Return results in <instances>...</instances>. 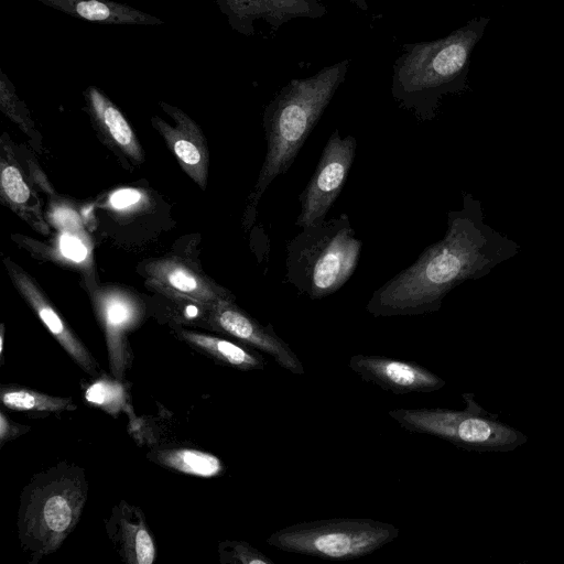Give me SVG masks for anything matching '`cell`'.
Returning <instances> with one entry per match:
<instances>
[{
    "label": "cell",
    "instance_id": "1",
    "mask_svg": "<svg viewBox=\"0 0 564 564\" xmlns=\"http://www.w3.org/2000/svg\"><path fill=\"white\" fill-rule=\"evenodd\" d=\"M514 252L513 242L486 225L479 203L465 194L463 207L448 213L444 238L375 291L366 310L375 317L436 312L451 290L485 275Z\"/></svg>",
    "mask_w": 564,
    "mask_h": 564
},
{
    "label": "cell",
    "instance_id": "2",
    "mask_svg": "<svg viewBox=\"0 0 564 564\" xmlns=\"http://www.w3.org/2000/svg\"><path fill=\"white\" fill-rule=\"evenodd\" d=\"M490 20L476 17L444 37L404 43L392 66L391 94L399 107L430 121L443 96L464 91L473 51Z\"/></svg>",
    "mask_w": 564,
    "mask_h": 564
},
{
    "label": "cell",
    "instance_id": "3",
    "mask_svg": "<svg viewBox=\"0 0 564 564\" xmlns=\"http://www.w3.org/2000/svg\"><path fill=\"white\" fill-rule=\"evenodd\" d=\"M350 59L325 66L305 78L291 79L263 111L267 153L246 218L253 220L261 196L279 175L288 172L349 70Z\"/></svg>",
    "mask_w": 564,
    "mask_h": 564
},
{
    "label": "cell",
    "instance_id": "4",
    "mask_svg": "<svg viewBox=\"0 0 564 564\" xmlns=\"http://www.w3.org/2000/svg\"><path fill=\"white\" fill-rule=\"evenodd\" d=\"M88 496L85 471L58 463L25 485L18 509V538L30 564L59 549L76 528Z\"/></svg>",
    "mask_w": 564,
    "mask_h": 564
},
{
    "label": "cell",
    "instance_id": "5",
    "mask_svg": "<svg viewBox=\"0 0 564 564\" xmlns=\"http://www.w3.org/2000/svg\"><path fill=\"white\" fill-rule=\"evenodd\" d=\"M361 245L347 214L305 227L286 245L285 281L312 300L332 295L356 271Z\"/></svg>",
    "mask_w": 564,
    "mask_h": 564
},
{
    "label": "cell",
    "instance_id": "6",
    "mask_svg": "<svg viewBox=\"0 0 564 564\" xmlns=\"http://www.w3.org/2000/svg\"><path fill=\"white\" fill-rule=\"evenodd\" d=\"M463 399L464 410L394 409L388 414L411 433L438 437L468 451L510 452L527 442L522 432L485 414L473 394L464 393Z\"/></svg>",
    "mask_w": 564,
    "mask_h": 564
},
{
    "label": "cell",
    "instance_id": "7",
    "mask_svg": "<svg viewBox=\"0 0 564 564\" xmlns=\"http://www.w3.org/2000/svg\"><path fill=\"white\" fill-rule=\"evenodd\" d=\"M399 529L373 519L300 522L273 532L267 543L280 551L347 561L371 554L395 540Z\"/></svg>",
    "mask_w": 564,
    "mask_h": 564
},
{
    "label": "cell",
    "instance_id": "8",
    "mask_svg": "<svg viewBox=\"0 0 564 564\" xmlns=\"http://www.w3.org/2000/svg\"><path fill=\"white\" fill-rule=\"evenodd\" d=\"M356 148L355 137H341L338 129L333 131L313 175L300 194L299 227L305 228L325 220L347 180Z\"/></svg>",
    "mask_w": 564,
    "mask_h": 564
},
{
    "label": "cell",
    "instance_id": "9",
    "mask_svg": "<svg viewBox=\"0 0 564 564\" xmlns=\"http://www.w3.org/2000/svg\"><path fill=\"white\" fill-rule=\"evenodd\" d=\"M91 299L105 332L111 375L123 380L133 359L127 335L141 324L144 316L143 303L117 286L96 289L91 292Z\"/></svg>",
    "mask_w": 564,
    "mask_h": 564
},
{
    "label": "cell",
    "instance_id": "10",
    "mask_svg": "<svg viewBox=\"0 0 564 564\" xmlns=\"http://www.w3.org/2000/svg\"><path fill=\"white\" fill-rule=\"evenodd\" d=\"M234 301L220 300L210 304L204 315L207 325L216 332L238 339L241 344L269 354L284 370L304 375L301 360L289 344L274 332L272 325H261Z\"/></svg>",
    "mask_w": 564,
    "mask_h": 564
},
{
    "label": "cell",
    "instance_id": "11",
    "mask_svg": "<svg viewBox=\"0 0 564 564\" xmlns=\"http://www.w3.org/2000/svg\"><path fill=\"white\" fill-rule=\"evenodd\" d=\"M230 28L245 36L256 33L254 22L263 20L273 30L294 19H319L327 14L321 0H215Z\"/></svg>",
    "mask_w": 564,
    "mask_h": 564
},
{
    "label": "cell",
    "instance_id": "12",
    "mask_svg": "<svg viewBox=\"0 0 564 564\" xmlns=\"http://www.w3.org/2000/svg\"><path fill=\"white\" fill-rule=\"evenodd\" d=\"M348 366L361 380L395 395L433 392L446 384L444 379L427 368L395 358L357 354L350 357Z\"/></svg>",
    "mask_w": 564,
    "mask_h": 564
},
{
    "label": "cell",
    "instance_id": "13",
    "mask_svg": "<svg viewBox=\"0 0 564 564\" xmlns=\"http://www.w3.org/2000/svg\"><path fill=\"white\" fill-rule=\"evenodd\" d=\"M3 263L14 288L34 311L43 325H45L51 335L85 372L97 378L100 371L98 362L65 323L36 281L10 259L6 258Z\"/></svg>",
    "mask_w": 564,
    "mask_h": 564
},
{
    "label": "cell",
    "instance_id": "14",
    "mask_svg": "<svg viewBox=\"0 0 564 564\" xmlns=\"http://www.w3.org/2000/svg\"><path fill=\"white\" fill-rule=\"evenodd\" d=\"M160 107L173 119L174 124L153 116V128L162 135L184 172L204 189L207 184L209 153L202 129L178 107L164 101L160 102Z\"/></svg>",
    "mask_w": 564,
    "mask_h": 564
},
{
    "label": "cell",
    "instance_id": "15",
    "mask_svg": "<svg viewBox=\"0 0 564 564\" xmlns=\"http://www.w3.org/2000/svg\"><path fill=\"white\" fill-rule=\"evenodd\" d=\"M142 272L147 275L150 284L159 285L203 304H213L220 300H235L231 292L177 257L149 260L142 265Z\"/></svg>",
    "mask_w": 564,
    "mask_h": 564
},
{
    "label": "cell",
    "instance_id": "16",
    "mask_svg": "<svg viewBox=\"0 0 564 564\" xmlns=\"http://www.w3.org/2000/svg\"><path fill=\"white\" fill-rule=\"evenodd\" d=\"M105 523L107 535L122 561L129 564L154 562L155 543L140 508L120 501Z\"/></svg>",
    "mask_w": 564,
    "mask_h": 564
},
{
    "label": "cell",
    "instance_id": "17",
    "mask_svg": "<svg viewBox=\"0 0 564 564\" xmlns=\"http://www.w3.org/2000/svg\"><path fill=\"white\" fill-rule=\"evenodd\" d=\"M0 196L3 204L42 235L48 234L41 203L17 163L10 143L1 140Z\"/></svg>",
    "mask_w": 564,
    "mask_h": 564
},
{
    "label": "cell",
    "instance_id": "18",
    "mask_svg": "<svg viewBox=\"0 0 564 564\" xmlns=\"http://www.w3.org/2000/svg\"><path fill=\"white\" fill-rule=\"evenodd\" d=\"M85 110L97 131L121 153L135 163L143 162V150L124 115L98 87L88 86L84 93Z\"/></svg>",
    "mask_w": 564,
    "mask_h": 564
},
{
    "label": "cell",
    "instance_id": "19",
    "mask_svg": "<svg viewBox=\"0 0 564 564\" xmlns=\"http://www.w3.org/2000/svg\"><path fill=\"white\" fill-rule=\"evenodd\" d=\"M73 18L107 25H161L155 15L115 0H37Z\"/></svg>",
    "mask_w": 564,
    "mask_h": 564
},
{
    "label": "cell",
    "instance_id": "20",
    "mask_svg": "<svg viewBox=\"0 0 564 564\" xmlns=\"http://www.w3.org/2000/svg\"><path fill=\"white\" fill-rule=\"evenodd\" d=\"M176 333L183 340L223 365L242 371L262 370L265 367L264 358L245 344L183 328Z\"/></svg>",
    "mask_w": 564,
    "mask_h": 564
},
{
    "label": "cell",
    "instance_id": "21",
    "mask_svg": "<svg viewBox=\"0 0 564 564\" xmlns=\"http://www.w3.org/2000/svg\"><path fill=\"white\" fill-rule=\"evenodd\" d=\"M149 457L166 468L202 478L217 477L225 469L217 456L191 447L156 449Z\"/></svg>",
    "mask_w": 564,
    "mask_h": 564
},
{
    "label": "cell",
    "instance_id": "22",
    "mask_svg": "<svg viewBox=\"0 0 564 564\" xmlns=\"http://www.w3.org/2000/svg\"><path fill=\"white\" fill-rule=\"evenodd\" d=\"M2 404L14 411L25 412H63L77 406L72 398L41 393L24 387H6L1 390Z\"/></svg>",
    "mask_w": 564,
    "mask_h": 564
},
{
    "label": "cell",
    "instance_id": "23",
    "mask_svg": "<svg viewBox=\"0 0 564 564\" xmlns=\"http://www.w3.org/2000/svg\"><path fill=\"white\" fill-rule=\"evenodd\" d=\"M127 387L123 380L111 378L108 375L97 377L96 380L85 390V399L111 415L121 411L130 413L128 404Z\"/></svg>",
    "mask_w": 564,
    "mask_h": 564
},
{
    "label": "cell",
    "instance_id": "24",
    "mask_svg": "<svg viewBox=\"0 0 564 564\" xmlns=\"http://www.w3.org/2000/svg\"><path fill=\"white\" fill-rule=\"evenodd\" d=\"M0 109L32 139L37 137L26 105L19 98L10 78L0 69Z\"/></svg>",
    "mask_w": 564,
    "mask_h": 564
},
{
    "label": "cell",
    "instance_id": "25",
    "mask_svg": "<svg viewBox=\"0 0 564 564\" xmlns=\"http://www.w3.org/2000/svg\"><path fill=\"white\" fill-rule=\"evenodd\" d=\"M218 552L224 564H274L269 556L245 541H223Z\"/></svg>",
    "mask_w": 564,
    "mask_h": 564
},
{
    "label": "cell",
    "instance_id": "26",
    "mask_svg": "<svg viewBox=\"0 0 564 564\" xmlns=\"http://www.w3.org/2000/svg\"><path fill=\"white\" fill-rule=\"evenodd\" d=\"M30 427L18 424L10 420L3 412L0 413V441L1 445L26 433Z\"/></svg>",
    "mask_w": 564,
    "mask_h": 564
},
{
    "label": "cell",
    "instance_id": "27",
    "mask_svg": "<svg viewBox=\"0 0 564 564\" xmlns=\"http://www.w3.org/2000/svg\"><path fill=\"white\" fill-rule=\"evenodd\" d=\"M141 199V192L126 188L113 193L110 197V204L116 209H124L134 205Z\"/></svg>",
    "mask_w": 564,
    "mask_h": 564
},
{
    "label": "cell",
    "instance_id": "28",
    "mask_svg": "<svg viewBox=\"0 0 564 564\" xmlns=\"http://www.w3.org/2000/svg\"><path fill=\"white\" fill-rule=\"evenodd\" d=\"M348 1L361 11H367L369 9V4H368L367 0H348Z\"/></svg>",
    "mask_w": 564,
    "mask_h": 564
},
{
    "label": "cell",
    "instance_id": "29",
    "mask_svg": "<svg viewBox=\"0 0 564 564\" xmlns=\"http://www.w3.org/2000/svg\"><path fill=\"white\" fill-rule=\"evenodd\" d=\"M3 341H4V325L2 324L1 325V333H0V355H1V359H2V355H3Z\"/></svg>",
    "mask_w": 564,
    "mask_h": 564
}]
</instances>
